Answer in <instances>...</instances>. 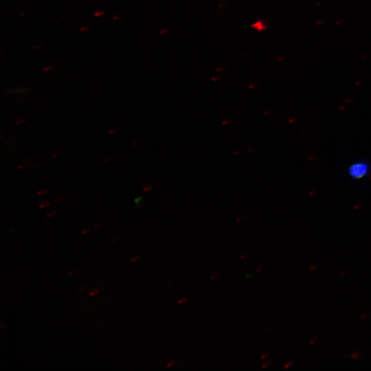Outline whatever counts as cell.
Listing matches in <instances>:
<instances>
[{
	"instance_id": "6da1fadb",
	"label": "cell",
	"mask_w": 371,
	"mask_h": 371,
	"mask_svg": "<svg viewBox=\"0 0 371 371\" xmlns=\"http://www.w3.org/2000/svg\"><path fill=\"white\" fill-rule=\"evenodd\" d=\"M369 164L363 161H357L352 163L348 168V175L354 179L364 178L370 172Z\"/></svg>"
},
{
	"instance_id": "7a4b0ae2",
	"label": "cell",
	"mask_w": 371,
	"mask_h": 371,
	"mask_svg": "<svg viewBox=\"0 0 371 371\" xmlns=\"http://www.w3.org/2000/svg\"><path fill=\"white\" fill-rule=\"evenodd\" d=\"M251 27L257 32L264 31L267 28L265 23L261 20L256 21L251 24Z\"/></svg>"
},
{
	"instance_id": "3957f363",
	"label": "cell",
	"mask_w": 371,
	"mask_h": 371,
	"mask_svg": "<svg viewBox=\"0 0 371 371\" xmlns=\"http://www.w3.org/2000/svg\"><path fill=\"white\" fill-rule=\"evenodd\" d=\"M143 198L142 196H137L135 201L134 203H135L136 206H139L140 203L142 202Z\"/></svg>"
},
{
	"instance_id": "277c9868",
	"label": "cell",
	"mask_w": 371,
	"mask_h": 371,
	"mask_svg": "<svg viewBox=\"0 0 371 371\" xmlns=\"http://www.w3.org/2000/svg\"><path fill=\"white\" fill-rule=\"evenodd\" d=\"M100 292V290L99 289H95V290H93L90 293H89V295L90 296H92V295H94L95 294H97L98 293Z\"/></svg>"
}]
</instances>
